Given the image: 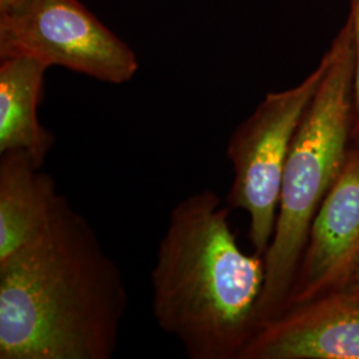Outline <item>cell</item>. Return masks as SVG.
Listing matches in <instances>:
<instances>
[{
	"label": "cell",
	"instance_id": "6da1fadb",
	"mask_svg": "<svg viewBox=\"0 0 359 359\" xmlns=\"http://www.w3.org/2000/svg\"><path fill=\"white\" fill-rule=\"evenodd\" d=\"M127 306L118 265L60 194L47 228L0 261V359H111Z\"/></svg>",
	"mask_w": 359,
	"mask_h": 359
},
{
	"label": "cell",
	"instance_id": "7a4b0ae2",
	"mask_svg": "<svg viewBox=\"0 0 359 359\" xmlns=\"http://www.w3.org/2000/svg\"><path fill=\"white\" fill-rule=\"evenodd\" d=\"M217 193L173 206L151 271L152 314L188 358L238 359L258 329L265 258L246 255Z\"/></svg>",
	"mask_w": 359,
	"mask_h": 359
},
{
	"label": "cell",
	"instance_id": "3957f363",
	"mask_svg": "<svg viewBox=\"0 0 359 359\" xmlns=\"http://www.w3.org/2000/svg\"><path fill=\"white\" fill-rule=\"evenodd\" d=\"M295 132L283 169L274 234L265 253L258 327L281 314L294 283L309 231L346 164L354 129V29L348 16Z\"/></svg>",
	"mask_w": 359,
	"mask_h": 359
},
{
	"label": "cell",
	"instance_id": "277c9868",
	"mask_svg": "<svg viewBox=\"0 0 359 359\" xmlns=\"http://www.w3.org/2000/svg\"><path fill=\"white\" fill-rule=\"evenodd\" d=\"M326 59L298 86L269 93L243 121L226 147L233 182L226 197L231 209L249 216L248 237L257 255L269 249L280 203L283 169L302 116L320 86Z\"/></svg>",
	"mask_w": 359,
	"mask_h": 359
},
{
	"label": "cell",
	"instance_id": "5b68a950",
	"mask_svg": "<svg viewBox=\"0 0 359 359\" xmlns=\"http://www.w3.org/2000/svg\"><path fill=\"white\" fill-rule=\"evenodd\" d=\"M13 56L109 84L139 69L135 52L77 0H18L0 11V59Z\"/></svg>",
	"mask_w": 359,
	"mask_h": 359
},
{
	"label": "cell",
	"instance_id": "8992f818",
	"mask_svg": "<svg viewBox=\"0 0 359 359\" xmlns=\"http://www.w3.org/2000/svg\"><path fill=\"white\" fill-rule=\"evenodd\" d=\"M359 268V139L311 222L285 309L348 286Z\"/></svg>",
	"mask_w": 359,
	"mask_h": 359
},
{
	"label": "cell",
	"instance_id": "52a82bcc",
	"mask_svg": "<svg viewBox=\"0 0 359 359\" xmlns=\"http://www.w3.org/2000/svg\"><path fill=\"white\" fill-rule=\"evenodd\" d=\"M238 359H359V287L286 309L257 329Z\"/></svg>",
	"mask_w": 359,
	"mask_h": 359
},
{
	"label": "cell",
	"instance_id": "ba28073f",
	"mask_svg": "<svg viewBox=\"0 0 359 359\" xmlns=\"http://www.w3.org/2000/svg\"><path fill=\"white\" fill-rule=\"evenodd\" d=\"M22 151L0 154V261L36 238L59 198L55 181Z\"/></svg>",
	"mask_w": 359,
	"mask_h": 359
},
{
	"label": "cell",
	"instance_id": "9c48e42d",
	"mask_svg": "<svg viewBox=\"0 0 359 359\" xmlns=\"http://www.w3.org/2000/svg\"><path fill=\"white\" fill-rule=\"evenodd\" d=\"M46 71V65L27 56L0 63V154L22 151L41 167L55 144V136L39 121Z\"/></svg>",
	"mask_w": 359,
	"mask_h": 359
},
{
	"label": "cell",
	"instance_id": "30bf717a",
	"mask_svg": "<svg viewBox=\"0 0 359 359\" xmlns=\"http://www.w3.org/2000/svg\"><path fill=\"white\" fill-rule=\"evenodd\" d=\"M354 29V53H355V65H354V129L353 137L359 139V0H351V13Z\"/></svg>",
	"mask_w": 359,
	"mask_h": 359
},
{
	"label": "cell",
	"instance_id": "8fae6325",
	"mask_svg": "<svg viewBox=\"0 0 359 359\" xmlns=\"http://www.w3.org/2000/svg\"><path fill=\"white\" fill-rule=\"evenodd\" d=\"M18 0H0V11L7 10L8 7H11L13 3H16Z\"/></svg>",
	"mask_w": 359,
	"mask_h": 359
},
{
	"label": "cell",
	"instance_id": "7c38bea8",
	"mask_svg": "<svg viewBox=\"0 0 359 359\" xmlns=\"http://www.w3.org/2000/svg\"><path fill=\"white\" fill-rule=\"evenodd\" d=\"M348 286H357V287H359V268L357 270V273H355V276H354V278H353V281H351Z\"/></svg>",
	"mask_w": 359,
	"mask_h": 359
}]
</instances>
